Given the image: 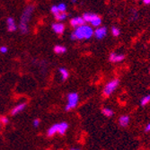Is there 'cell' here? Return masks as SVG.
<instances>
[{
    "instance_id": "obj_27",
    "label": "cell",
    "mask_w": 150,
    "mask_h": 150,
    "mask_svg": "<svg viewBox=\"0 0 150 150\" xmlns=\"http://www.w3.org/2000/svg\"><path fill=\"white\" fill-rule=\"evenodd\" d=\"M142 2H143L145 5H149V4H150V0H142Z\"/></svg>"
},
{
    "instance_id": "obj_23",
    "label": "cell",
    "mask_w": 150,
    "mask_h": 150,
    "mask_svg": "<svg viewBox=\"0 0 150 150\" xmlns=\"http://www.w3.org/2000/svg\"><path fill=\"white\" fill-rule=\"evenodd\" d=\"M8 121H9V120L6 116H3V117L0 118V123H2V124H7Z\"/></svg>"
},
{
    "instance_id": "obj_4",
    "label": "cell",
    "mask_w": 150,
    "mask_h": 150,
    "mask_svg": "<svg viewBox=\"0 0 150 150\" xmlns=\"http://www.w3.org/2000/svg\"><path fill=\"white\" fill-rule=\"evenodd\" d=\"M79 102V96L76 93H69L67 95V103L66 105V111H71L73 109H75Z\"/></svg>"
},
{
    "instance_id": "obj_18",
    "label": "cell",
    "mask_w": 150,
    "mask_h": 150,
    "mask_svg": "<svg viewBox=\"0 0 150 150\" xmlns=\"http://www.w3.org/2000/svg\"><path fill=\"white\" fill-rule=\"evenodd\" d=\"M67 16V13H66V12H59V13H58V15L55 16L56 19H57L58 21H59V22L66 20Z\"/></svg>"
},
{
    "instance_id": "obj_25",
    "label": "cell",
    "mask_w": 150,
    "mask_h": 150,
    "mask_svg": "<svg viewBox=\"0 0 150 150\" xmlns=\"http://www.w3.org/2000/svg\"><path fill=\"white\" fill-rule=\"evenodd\" d=\"M7 50H8V49H7V47H6V46H2V47H0V52L1 53H6L7 52Z\"/></svg>"
},
{
    "instance_id": "obj_2",
    "label": "cell",
    "mask_w": 150,
    "mask_h": 150,
    "mask_svg": "<svg viewBox=\"0 0 150 150\" xmlns=\"http://www.w3.org/2000/svg\"><path fill=\"white\" fill-rule=\"evenodd\" d=\"M34 11V6L30 5L27 6L21 16V20H20V23H19V30L21 32V33L23 34H26L29 32V27H28V23L31 20L32 15Z\"/></svg>"
},
{
    "instance_id": "obj_20",
    "label": "cell",
    "mask_w": 150,
    "mask_h": 150,
    "mask_svg": "<svg viewBox=\"0 0 150 150\" xmlns=\"http://www.w3.org/2000/svg\"><path fill=\"white\" fill-rule=\"evenodd\" d=\"M112 35L114 37H118L120 34V31L119 28H117V27H112Z\"/></svg>"
},
{
    "instance_id": "obj_15",
    "label": "cell",
    "mask_w": 150,
    "mask_h": 150,
    "mask_svg": "<svg viewBox=\"0 0 150 150\" xmlns=\"http://www.w3.org/2000/svg\"><path fill=\"white\" fill-rule=\"evenodd\" d=\"M60 75H61V77H62V80L65 81L67 80V78H69V71H67V69H66L65 67H60V69H59Z\"/></svg>"
},
{
    "instance_id": "obj_14",
    "label": "cell",
    "mask_w": 150,
    "mask_h": 150,
    "mask_svg": "<svg viewBox=\"0 0 150 150\" xmlns=\"http://www.w3.org/2000/svg\"><path fill=\"white\" fill-rule=\"evenodd\" d=\"M56 133H58V123L53 124L50 128H49V129L47 131V136L49 138H51Z\"/></svg>"
},
{
    "instance_id": "obj_21",
    "label": "cell",
    "mask_w": 150,
    "mask_h": 150,
    "mask_svg": "<svg viewBox=\"0 0 150 150\" xmlns=\"http://www.w3.org/2000/svg\"><path fill=\"white\" fill-rule=\"evenodd\" d=\"M50 11H51V13H53L54 16L58 15V13H59V8H58V6H51Z\"/></svg>"
},
{
    "instance_id": "obj_16",
    "label": "cell",
    "mask_w": 150,
    "mask_h": 150,
    "mask_svg": "<svg viewBox=\"0 0 150 150\" xmlns=\"http://www.w3.org/2000/svg\"><path fill=\"white\" fill-rule=\"evenodd\" d=\"M102 113H103L105 117L110 118V117H112V116L113 115L114 112H113V111L112 110V109L105 107V108H103V110H102Z\"/></svg>"
},
{
    "instance_id": "obj_9",
    "label": "cell",
    "mask_w": 150,
    "mask_h": 150,
    "mask_svg": "<svg viewBox=\"0 0 150 150\" xmlns=\"http://www.w3.org/2000/svg\"><path fill=\"white\" fill-rule=\"evenodd\" d=\"M6 26H7V29L9 32H15V31H16V28H17L15 19L13 17H8L6 19Z\"/></svg>"
},
{
    "instance_id": "obj_1",
    "label": "cell",
    "mask_w": 150,
    "mask_h": 150,
    "mask_svg": "<svg viewBox=\"0 0 150 150\" xmlns=\"http://www.w3.org/2000/svg\"><path fill=\"white\" fill-rule=\"evenodd\" d=\"M93 35V30L91 26L87 24H82L74 30V32L71 33V39L76 40H88Z\"/></svg>"
},
{
    "instance_id": "obj_6",
    "label": "cell",
    "mask_w": 150,
    "mask_h": 150,
    "mask_svg": "<svg viewBox=\"0 0 150 150\" xmlns=\"http://www.w3.org/2000/svg\"><path fill=\"white\" fill-rule=\"evenodd\" d=\"M93 34H94V36L96 39L102 40L107 34V28H106V27H103V26H99L96 28V30L93 32Z\"/></svg>"
},
{
    "instance_id": "obj_28",
    "label": "cell",
    "mask_w": 150,
    "mask_h": 150,
    "mask_svg": "<svg viewBox=\"0 0 150 150\" xmlns=\"http://www.w3.org/2000/svg\"><path fill=\"white\" fill-rule=\"evenodd\" d=\"M69 150H80V148H77V147H72V148H70Z\"/></svg>"
},
{
    "instance_id": "obj_13",
    "label": "cell",
    "mask_w": 150,
    "mask_h": 150,
    "mask_svg": "<svg viewBox=\"0 0 150 150\" xmlns=\"http://www.w3.org/2000/svg\"><path fill=\"white\" fill-rule=\"evenodd\" d=\"M129 117L128 115H122L119 119V124L121 127H127L129 123Z\"/></svg>"
},
{
    "instance_id": "obj_10",
    "label": "cell",
    "mask_w": 150,
    "mask_h": 150,
    "mask_svg": "<svg viewBox=\"0 0 150 150\" xmlns=\"http://www.w3.org/2000/svg\"><path fill=\"white\" fill-rule=\"evenodd\" d=\"M67 129H69V124H67L66 121H63V122H60V123H58V133L60 136L65 135Z\"/></svg>"
},
{
    "instance_id": "obj_24",
    "label": "cell",
    "mask_w": 150,
    "mask_h": 150,
    "mask_svg": "<svg viewBox=\"0 0 150 150\" xmlns=\"http://www.w3.org/2000/svg\"><path fill=\"white\" fill-rule=\"evenodd\" d=\"M39 125H40V120H39V119H35V120L33 121V126L34 128H38Z\"/></svg>"
},
{
    "instance_id": "obj_26",
    "label": "cell",
    "mask_w": 150,
    "mask_h": 150,
    "mask_svg": "<svg viewBox=\"0 0 150 150\" xmlns=\"http://www.w3.org/2000/svg\"><path fill=\"white\" fill-rule=\"evenodd\" d=\"M145 130L146 131V132H149L150 131V122L146 126V128H145Z\"/></svg>"
},
{
    "instance_id": "obj_8",
    "label": "cell",
    "mask_w": 150,
    "mask_h": 150,
    "mask_svg": "<svg viewBox=\"0 0 150 150\" xmlns=\"http://www.w3.org/2000/svg\"><path fill=\"white\" fill-rule=\"evenodd\" d=\"M51 28L53 32L56 33L57 34H62L65 31V25L61 23H56L51 25Z\"/></svg>"
},
{
    "instance_id": "obj_12",
    "label": "cell",
    "mask_w": 150,
    "mask_h": 150,
    "mask_svg": "<svg viewBox=\"0 0 150 150\" xmlns=\"http://www.w3.org/2000/svg\"><path fill=\"white\" fill-rule=\"evenodd\" d=\"M25 108H26V103H20V104L16 105V107H13V108L12 109L11 114H12V115H16V114L22 112Z\"/></svg>"
},
{
    "instance_id": "obj_17",
    "label": "cell",
    "mask_w": 150,
    "mask_h": 150,
    "mask_svg": "<svg viewBox=\"0 0 150 150\" xmlns=\"http://www.w3.org/2000/svg\"><path fill=\"white\" fill-rule=\"evenodd\" d=\"M54 51H55L57 54H63L67 51V49L64 46L57 45V46H55V48H54Z\"/></svg>"
},
{
    "instance_id": "obj_3",
    "label": "cell",
    "mask_w": 150,
    "mask_h": 150,
    "mask_svg": "<svg viewBox=\"0 0 150 150\" xmlns=\"http://www.w3.org/2000/svg\"><path fill=\"white\" fill-rule=\"evenodd\" d=\"M83 18L85 20V22L86 23H90L93 27H99L101 26V23H102V18L95 15V13H86L83 15Z\"/></svg>"
},
{
    "instance_id": "obj_5",
    "label": "cell",
    "mask_w": 150,
    "mask_h": 150,
    "mask_svg": "<svg viewBox=\"0 0 150 150\" xmlns=\"http://www.w3.org/2000/svg\"><path fill=\"white\" fill-rule=\"evenodd\" d=\"M119 85H120V81L119 79H116V78L112 79L110 82H108L103 88V94L105 96H110V95L118 88Z\"/></svg>"
},
{
    "instance_id": "obj_11",
    "label": "cell",
    "mask_w": 150,
    "mask_h": 150,
    "mask_svg": "<svg viewBox=\"0 0 150 150\" xmlns=\"http://www.w3.org/2000/svg\"><path fill=\"white\" fill-rule=\"evenodd\" d=\"M86 22L84 20L83 17H79V16H76V17H74L70 20V24L74 27V28H76V27L84 24Z\"/></svg>"
},
{
    "instance_id": "obj_29",
    "label": "cell",
    "mask_w": 150,
    "mask_h": 150,
    "mask_svg": "<svg viewBox=\"0 0 150 150\" xmlns=\"http://www.w3.org/2000/svg\"><path fill=\"white\" fill-rule=\"evenodd\" d=\"M76 1H77V0H72V2H73V3H76Z\"/></svg>"
},
{
    "instance_id": "obj_19",
    "label": "cell",
    "mask_w": 150,
    "mask_h": 150,
    "mask_svg": "<svg viewBox=\"0 0 150 150\" xmlns=\"http://www.w3.org/2000/svg\"><path fill=\"white\" fill-rule=\"evenodd\" d=\"M150 103V94H147V95H145V96L141 99L140 101V104L141 106H145L146 104H148Z\"/></svg>"
},
{
    "instance_id": "obj_7",
    "label": "cell",
    "mask_w": 150,
    "mask_h": 150,
    "mask_svg": "<svg viewBox=\"0 0 150 150\" xmlns=\"http://www.w3.org/2000/svg\"><path fill=\"white\" fill-rule=\"evenodd\" d=\"M125 56L122 55V54H118V53H115V52H112L110 54V56H109V59H110L111 62L112 63H118V62H120L124 59Z\"/></svg>"
},
{
    "instance_id": "obj_22",
    "label": "cell",
    "mask_w": 150,
    "mask_h": 150,
    "mask_svg": "<svg viewBox=\"0 0 150 150\" xmlns=\"http://www.w3.org/2000/svg\"><path fill=\"white\" fill-rule=\"evenodd\" d=\"M58 8L59 10V12H66V10H67V5L66 4H63V3H60L59 5H58Z\"/></svg>"
}]
</instances>
